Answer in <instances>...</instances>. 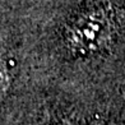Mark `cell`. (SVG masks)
Instances as JSON below:
<instances>
[{
  "mask_svg": "<svg viewBox=\"0 0 125 125\" xmlns=\"http://www.w3.org/2000/svg\"><path fill=\"white\" fill-rule=\"evenodd\" d=\"M9 82H10V78H9L8 66L4 61L0 60V94L7 91V88L9 86Z\"/></svg>",
  "mask_w": 125,
  "mask_h": 125,
  "instance_id": "6da1fadb",
  "label": "cell"
}]
</instances>
